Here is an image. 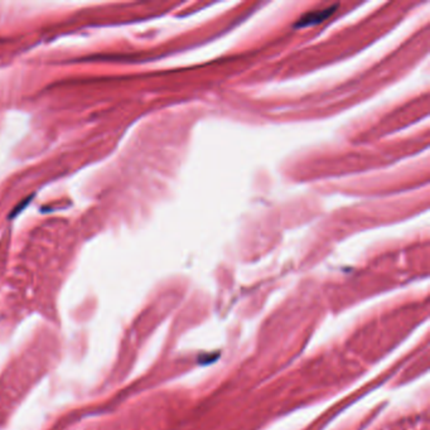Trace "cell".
Wrapping results in <instances>:
<instances>
[{"label":"cell","mask_w":430,"mask_h":430,"mask_svg":"<svg viewBox=\"0 0 430 430\" xmlns=\"http://www.w3.org/2000/svg\"><path fill=\"white\" fill-rule=\"evenodd\" d=\"M333 9H324V10H319L317 11V13H314V18H312V16L307 15L306 18L300 19V21L298 23V25H300V27H308V25H312V24L314 23H319V21H322L323 19H326L327 16L330 15L331 13H332Z\"/></svg>","instance_id":"obj_1"}]
</instances>
